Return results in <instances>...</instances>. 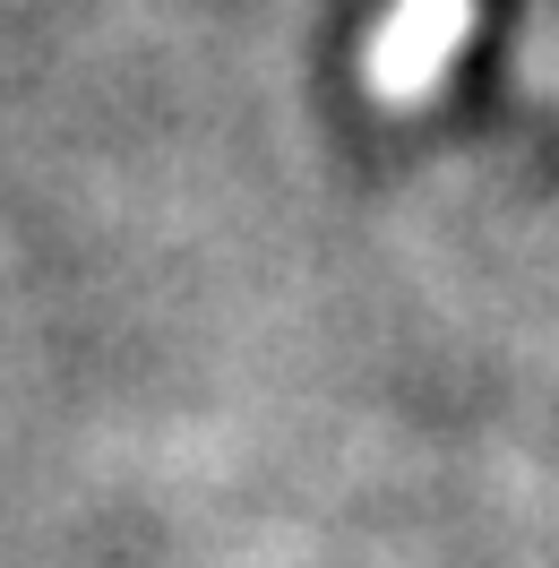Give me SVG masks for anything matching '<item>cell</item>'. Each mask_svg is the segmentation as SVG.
I'll list each match as a JSON object with an SVG mask.
<instances>
[{
	"mask_svg": "<svg viewBox=\"0 0 559 568\" xmlns=\"http://www.w3.org/2000/svg\"><path fill=\"white\" fill-rule=\"evenodd\" d=\"M474 27V0H396L379 27H370V52H362V87L379 95L387 112L439 95L456 43Z\"/></svg>",
	"mask_w": 559,
	"mask_h": 568,
	"instance_id": "obj_1",
	"label": "cell"
}]
</instances>
